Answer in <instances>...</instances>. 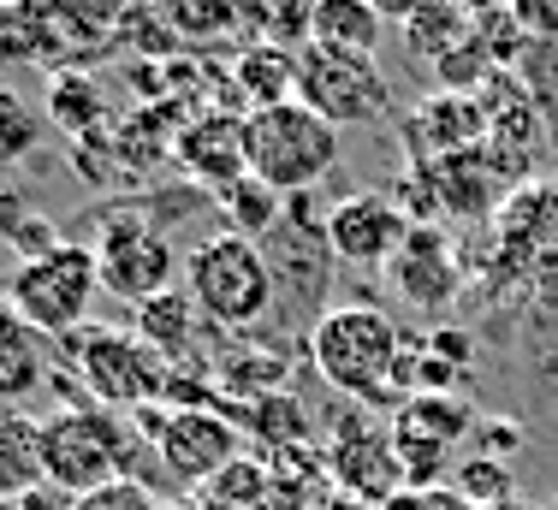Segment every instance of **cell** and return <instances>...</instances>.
<instances>
[{
    "label": "cell",
    "instance_id": "cell-1",
    "mask_svg": "<svg viewBox=\"0 0 558 510\" xmlns=\"http://www.w3.org/2000/svg\"><path fill=\"white\" fill-rule=\"evenodd\" d=\"M398 351H404V332L375 303H339L327 315H315V327H310L315 374L333 392L368 398V404H398V392H392Z\"/></svg>",
    "mask_w": 558,
    "mask_h": 510
},
{
    "label": "cell",
    "instance_id": "cell-2",
    "mask_svg": "<svg viewBox=\"0 0 558 510\" xmlns=\"http://www.w3.org/2000/svg\"><path fill=\"white\" fill-rule=\"evenodd\" d=\"M43 463L48 487L65 499H89V493L113 487V481H137V439H131L125 415L101 404H72L43 415Z\"/></svg>",
    "mask_w": 558,
    "mask_h": 510
},
{
    "label": "cell",
    "instance_id": "cell-3",
    "mask_svg": "<svg viewBox=\"0 0 558 510\" xmlns=\"http://www.w3.org/2000/svg\"><path fill=\"white\" fill-rule=\"evenodd\" d=\"M244 160L250 179H262L274 196L322 191V179L339 167V131L303 101H279L244 113Z\"/></svg>",
    "mask_w": 558,
    "mask_h": 510
},
{
    "label": "cell",
    "instance_id": "cell-4",
    "mask_svg": "<svg viewBox=\"0 0 558 510\" xmlns=\"http://www.w3.org/2000/svg\"><path fill=\"white\" fill-rule=\"evenodd\" d=\"M184 291L203 308V320H215L226 332H244L256 320H268V308L279 298L262 244H250L238 232H215L184 255Z\"/></svg>",
    "mask_w": 558,
    "mask_h": 510
},
{
    "label": "cell",
    "instance_id": "cell-5",
    "mask_svg": "<svg viewBox=\"0 0 558 510\" xmlns=\"http://www.w3.org/2000/svg\"><path fill=\"white\" fill-rule=\"evenodd\" d=\"M101 291V267H96V250L89 244H54L31 262L12 267L7 279V308H19L43 339H65L89 320V303Z\"/></svg>",
    "mask_w": 558,
    "mask_h": 510
},
{
    "label": "cell",
    "instance_id": "cell-6",
    "mask_svg": "<svg viewBox=\"0 0 558 510\" xmlns=\"http://www.w3.org/2000/svg\"><path fill=\"white\" fill-rule=\"evenodd\" d=\"M298 101L310 107V113H322L333 131H351V125L387 119L392 84L375 60H363V53H333V48L310 42L298 53Z\"/></svg>",
    "mask_w": 558,
    "mask_h": 510
},
{
    "label": "cell",
    "instance_id": "cell-7",
    "mask_svg": "<svg viewBox=\"0 0 558 510\" xmlns=\"http://www.w3.org/2000/svg\"><path fill=\"white\" fill-rule=\"evenodd\" d=\"M77 374H84L89 398H96L101 410H119V415L131 410L137 415V410H149L155 398H167L172 362L155 356L137 332L96 327V332H84V344H77Z\"/></svg>",
    "mask_w": 558,
    "mask_h": 510
},
{
    "label": "cell",
    "instance_id": "cell-8",
    "mask_svg": "<svg viewBox=\"0 0 558 510\" xmlns=\"http://www.w3.org/2000/svg\"><path fill=\"white\" fill-rule=\"evenodd\" d=\"M143 422L155 427L149 446L155 458H161V469L179 487H208V481L220 475V469L238 463V446H244V427L232 422V415H220L215 404L203 410H137Z\"/></svg>",
    "mask_w": 558,
    "mask_h": 510
},
{
    "label": "cell",
    "instance_id": "cell-9",
    "mask_svg": "<svg viewBox=\"0 0 558 510\" xmlns=\"http://www.w3.org/2000/svg\"><path fill=\"white\" fill-rule=\"evenodd\" d=\"M96 267H101V291L143 308L149 298L172 291L179 255H172V238L161 226H149L143 214H119V220H108V232L96 244Z\"/></svg>",
    "mask_w": 558,
    "mask_h": 510
},
{
    "label": "cell",
    "instance_id": "cell-10",
    "mask_svg": "<svg viewBox=\"0 0 558 510\" xmlns=\"http://www.w3.org/2000/svg\"><path fill=\"white\" fill-rule=\"evenodd\" d=\"M410 238V214L392 203V196H375V191H356L344 196L339 208H327V250L333 262H351V267H387Z\"/></svg>",
    "mask_w": 558,
    "mask_h": 510
},
{
    "label": "cell",
    "instance_id": "cell-11",
    "mask_svg": "<svg viewBox=\"0 0 558 510\" xmlns=\"http://www.w3.org/2000/svg\"><path fill=\"white\" fill-rule=\"evenodd\" d=\"M172 160H179L184 172H191L196 184H208V191H226V184L250 179V160H244V113H196L191 125L172 131Z\"/></svg>",
    "mask_w": 558,
    "mask_h": 510
},
{
    "label": "cell",
    "instance_id": "cell-12",
    "mask_svg": "<svg viewBox=\"0 0 558 510\" xmlns=\"http://www.w3.org/2000/svg\"><path fill=\"white\" fill-rule=\"evenodd\" d=\"M387 274H392V291L410 308H446L463 291V267L440 226H410L404 250L387 262Z\"/></svg>",
    "mask_w": 558,
    "mask_h": 510
},
{
    "label": "cell",
    "instance_id": "cell-13",
    "mask_svg": "<svg viewBox=\"0 0 558 510\" xmlns=\"http://www.w3.org/2000/svg\"><path fill=\"white\" fill-rule=\"evenodd\" d=\"M404 143H410V160H422V167L475 149V143H487V101L482 96H440V89H434V96L410 113Z\"/></svg>",
    "mask_w": 558,
    "mask_h": 510
},
{
    "label": "cell",
    "instance_id": "cell-14",
    "mask_svg": "<svg viewBox=\"0 0 558 510\" xmlns=\"http://www.w3.org/2000/svg\"><path fill=\"white\" fill-rule=\"evenodd\" d=\"M499 250L517 262L553 267L558 262V191L553 184H523L499 208Z\"/></svg>",
    "mask_w": 558,
    "mask_h": 510
},
{
    "label": "cell",
    "instance_id": "cell-15",
    "mask_svg": "<svg viewBox=\"0 0 558 510\" xmlns=\"http://www.w3.org/2000/svg\"><path fill=\"white\" fill-rule=\"evenodd\" d=\"M43 386H48V339L19 308L0 303V410H19Z\"/></svg>",
    "mask_w": 558,
    "mask_h": 510
},
{
    "label": "cell",
    "instance_id": "cell-16",
    "mask_svg": "<svg viewBox=\"0 0 558 510\" xmlns=\"http://www.w3.org/2000/svg\"><path fill=\"white\" fill-rule=\"evenodd\" d=\"M232 96L244 101V113L298 101V53H286V48H274L256 36V42L232 60Z\"/></svg>",
    "mask_w": 558,
    "mask_h": 510
},
{
    "label": "cell",
    "instance_id": "cell-17",
    "mask_svg": "<svg viewBox=\"0 0 558 510\" xmlns=\"http://www.w3.org/2000/svg\"><path fill=\"white\" fill-rule=\"evenodd\" d=\"M333 475L344 481L351 493L363 499H387L398 487V451H392V434H375V427H351V434L333 446Z\"/></svg>",
    "mask_w": 558,
    "mask_h": 510
},
{
    "label": "cell",
    "instance_id": "cell-18",
    "mask_svg": "<svg viewBox=\"0 0 558 510\" xmlns=\"http://www.w3.org/2000/svg\"><path fill=\"white\" fill-rule=\"evenodd\" d=\"M48 487L43 463V422L24 410H0V505L24 499V493Z\"/></svg>",
    "mask_w": 558,
    "mask_h": 510
},
{
    "label": "cell",
    "instance_id": "cell-19",
    "mask_svg": "<svg viewBox=\"0 0 558 510\" xmlns=\"http://www.w3.org/2000/svg\"><path fill=\"white\" fill-rule=\"evenodd\" d=\"M315 48H333V53H363L375 60L380 42H387V19H380L368 0H315Z\"/></svg>",
    "mask_w": 558,
    "mask_h": 510
},
{
    "label": "cell",
    "instance_id": "cell-20",
    "mask_svg": "<svg viewBox=\"0 0 558 510\" xmlns=\"http://www.w3.org/2000/svg\"><path fill=\"white\" fill-rule=\"evenodd\" d=\"M196 327H203V308L191 303V291H161V298H149L137 308V327L131 332H137L155 356L179 362V356H191Z\"/></svg>",
    "mask_w": 558,
    "mask_h": 510
},
{
    "label": "cell",
    "instance_id": "cell-21",
    "mask_svg": "<svg viewBox=\"0 0 558 510\" xmlns=\"http://www.w3.org/2000/svg\"><path fill=\"white\" fill-rule=\"evenodd\" d=\"M470 12H463V0H422L416 12L404 19V42H410V60H428L440 65L451 48L470 36Z\"/></svg>",
    "mask_w": 558,
    "mask_h": 510
},
{
    "label": "cell",
    "instance_id": "cell-22",
    "mask_svg": "<svg viewBox=\"0 0 558 510\" xmlns=\"http://www.w3.org/2000/svg\"><path fill=\"white\" fill-rule=\"evenodd\" d=\"M215 203H220V214H226V232L250 238V244H268V238L279 232V220H286V196H274L262 179L226 184Z\"/></svg>",
    "mask_w": 558,
    "mask_h": 510
},
{
    "label": "cell",
    "instance_id": "cell-23",
    "mask_svg": "<svg viewBox=\"0 0 558 510\" xmlns=\"http://www.w3.org/2000/svg\"><path fill=\"white\" fill-rule=\"evenodd\" d=\"M155 19L172 42H220L244 24L226 0H155Z\"/></svg>",
    "mask_w": 558,
    "mask_h": 510
},
{
    "label": "cell",
    "instance_id": "cell-24",
    "mask_svg": "<svg viewBox=\"0 0 558 510\" xmlns=\"http://www.w3.org/2000/svg\"><path fill=\"white\" fill-rule=\"evenodd\" d=\"M101 119H108V96L84 72H60L48 84V125L72 131V137H89V131H101Z\"/></svg>",
    "mask_w": 558,
    "mask_h": 510
},
{
    "label": "cell",
    "instance_id": "cell-25",
    "mask_svg": "<svg viewBox=\"0 0 558 510\" xmlns=\"http://www.w3.org/2000/svg\"><path fill=\"white\" fill-rule=\"evenodd\" d=\"M494 77H499V60H494V48H487L475 31L463 36V42L451 48L440 65H434L440 96H487V89H494Z\"/></svg>",
    "mask_w": 558,
    "mask_h": 510
},
{
    "label": "cell",
    "instance_id": "cell-26",
    "mask_svg": "<svg viewBox=\"0 0 558 510\" xmlns=\"http://www.w3.org/2000/svg\"><path fill=\"white\" fill-rule=\"evenodd\" d=\"M392 451H398V475H404L410 487H440V481L458 475V469H451V446L416 434V427H398L392 422Z\"/></svg>",
    "mask_w": 558,
    "mask_h": 510
},
{
    "label": "cell",
    "instance_id": "cell-27",
    "mask_svg": "<svg viewBox=\"0 0 558 510\" xmlns=\"http://www.w3.org/2000/svg\"><path fill=\"white\" fill-rule=\"evenodd\" d=\"M470 404L463 398H404V410H398V427H416V434L440 439V446H451V439L470 434Z\"/></svg>",
    "mask_w": 558,
    "mask_h": 510
},
{
    "label": "cell",
    "instance_id": "cell-28",
    "mask_svg": "<svg viewBox=\"0 0 558 510\" xmlns=\"http://www.w3.org/2000/svg\"><path fill=\"white\" fill-rule=\"evenodd\" d=\"M256 31H262V42H274L286 53H303L310 36H315V0H262Z\"/></svg>",
    "mask_w": 558,
    "mask_h": 510
},
{
    "label": "cell",
    "instance_id": "cell-29",
    "mask_svg": "<svg viewBox=\"0 0 558 510\" xmlns=\"http://www.w3.org/2000/svg\"><path fill=\"white\" fill-rule=\"evenodd\" d=\"M451 481H458V499L463 505H482V510L511 505V469H505L499 458H470Z\"/></svg>",
    "mask_w": 558,
    "mask_h": 510
},
{
    "label": "cell",
    "instance_id": "cell-30",
    "mask_svg": "<svg viewBox=\"0 0 558 510\" xmlns=\"http://www.w3.org/2000/svg\"><path fill=\"white\" fill-rule=\"evenodd\" d=\"M36 131H43V119H36L19 96H7V89H0V160H19L36 143Z\"/></svg>",
    "mask_w": 558,
    "mask_h": 510
},
{
    "label": "cell",
    "instance_id": "cell-31",
    "mask_svg": "<svg viewBox=\"0 0 558 510\" xmlns=\"http://www.w3.org/2000/svg\"><path fill=\"white\" fill-rule=\"evenodd\" d=\"M262 487H268V475H262L256 463H244V458L208 481V493H215L220 505H226V499H232V505H250V499H262Z\"/></svg>",
    "mask_w": 558,
    "mask_h": 510
},
{
    "label": "cell",
    "instance_id": "cell-32",
    "mask_svg": "<svg viewBox=\"0 0 558 510\" xmlns=\"http://www.w3.org/2000/svg\"><path fill=\"white\" fill-rule=\"evenodd\" d=\"M505 12L529 42H558V0H505Z\"/></svg>",
    "mask_w": 558,
    "mask_h": 510
},
{
    "label": "cell",
    "instance_id": "cell-33",
    "mask_svg": "<svg viewBox=\"0 0 558 510\" xmlns=\"http://www.w3.org/2000/svg\"><path fill=\"white\" fill-rule=\"evenodd\" d=\"M422 344H428V356L451 362V368H470V356H475V339H470L463 327H434Z\"/></svg>",
    "mask_w": 558,
    "mask_h": 510
},
{
    "label": "cell",
    "instance_id": "cell-34",
    "mask_svg": "<svg viewBox=\"0 0 558 510\" xmlns=\"http://www.w3.org/2000/svg\"><path fill=\"white\" fill-rule=\"evenodd\" d=\"M482 458H494V451H517L523 446V422H482Z\"/></svg>",
    "mask_w": 558,
    "mask_h": 510
},
{
    "label": "cell",
    "instance_id": "cell-35",
    "mask_svg": "<svg viewBox=\"0 0 558 510\" xmlns=\"http://www.w3.org/2000/svg\"><path fill=\"white\" fill-rule=\"evenodd\" d=\"M0 510H72V499L54 487H36V493H24V499H12V505H0Z\"/></svg>",
    "mask_w": 558,
    "mask_h": 510
},
{
    "label": "cell",
    "instance_id": "cell-36",
    "mask_svg": "<svg viewBox=\"0 0 558 510\" xmlns=\"http://www.w3.org/2000/svg\"><path fill=\"white\" fill-rule=\"evenodd\" d=\"M368 7H375V12H380V19H387V24H404V19H410V12H416V7H422V0H368Z\"/></svg>",
    "mask_w": 558,
    "mask_h": 510
},
{
    "label": "cell",
    "instance_id": "cell-37",
    "mask_svg": "<svg viewBox=\"0 0 558 510\" xmlns=\"http://www.w3.org/2000/svg\"><path fill=\"white\" fill-rule=\"evenodd\" d=\"M0 7H12V0H0Z\"/></svg>",
    "mask_w": 558,
    "mask_h": 510
},
{
    "label": "cell",
    "instance_id": "cell-38",
    "mask_svg": "<svg viewBox=\"0 0 558 510\" xmlns=\"http://www.w3.org/2000/svg\"><path fill=\"white\" fill-rule=\"evenodd\" d=\"M0 65H7V53H0Z\"/></svg>",
    "mask_w": 558,
    "mask_h": 510
}]
</instances>
